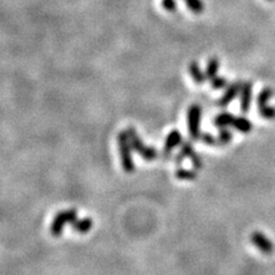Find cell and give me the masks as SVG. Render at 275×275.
I'll return each mask as SVG.
<instances>
[{
  "instance_id": "obj_9",
  "label": "cell",
  "mask_w": 275,
  "mask_h": 275,
  "mask_svg": "<svg viewBox=\"0 0 275 275\" xmlns=\"http://www.w3.org/2000/svg\"><path fill=\"white\" fill-rule=\"evenodd\" d=\"M251 100H252V83L251 81H246L242 85L241 90V102L240 108L243 114H248L251 107Z\"/></svg>"
},
{
  "instance_id": "obj_3",
  "label": "cell",
  "mask_w": 275,
  "mask_h": 275,
  "mask_svg": "<svg viewBox=\"0 0 275 275\" xmlns=\"http://www.w3.org/2000/svg\"><path fill=\"white\" fill-rule=\"evenodd\" d=\"M77 219V210L68 209L62 210L54 217L52 225H50V234L53 236H60L62 234L64 226L67 224H73Z\"/></svg>"
},
{
  "instance_id": "obj_16",
  "label": "cell",
  "mask_w": 275,
  "mask_h": 275,
  "mask_svg": "<svg viewBox=\"0 0 275 275\" xmlns=\"http://www.w3.org/2000/svg\"><path fill=\"white\" fill-rule=\"evenodd\" d=\"M175 178H178L179 180H195L198 178V173L194 170H188V169H183L180 168L175 171Z\"/></svg>"
},
{
  "instance_id": "obj_14",
  "label": "cell",
  "mask_w": 275,
  "mask_h": 275,
  "mask_svg": "<svg viewBox=\"0 0 275 275\" xmlns=\"http://www.w3.org/2000/svg\"><path fill=\"white\" fill-rule=\"evenodd\" d=\"M273 94H274V91L272 90L271 87L263 88V90H261V92L259 94H258V97H257V106H258V108L267 106L268 101L271 100V98L273 97Z\"/></svg>"
},
{
  "instance_id": "obj_21",
  "label": "cell",
  "mask_w": 275,
  "mask_h": 275,
  "mask_svg": "<svg viewBox=\"0 0 275 275\" xmlns=\"http://www.w3.org/2000/svg\"><path fill=\"white\" fill-rule=\"evenodd\" d=\"M227 85L226 78L224 77H215L213 79H211V86L215 88V90H220V88H224Z\"/></svg>"
},
{
  "instance_id": "obj_23",
  "label": "cell",
  "mask_w": 275,
  "mask_h": 275,
  "mask_svg": "<svg viewBox=\"0 0 275 275\" xmlns=\"http://www.w3.org/2000/svg\"><path fill=\"white\" fill-rule=\"evenodd\" d=\"M268 1H273V0H268Z\"/></svg>"
},
{
  "instance_id": "obj_10",
  "label": "cell",
  "mask_w": 275,
  "mask_h": 275,
  "mask_svg": "<svg viewBox=\"0 0 275 275\" xmlns=\"http://www.w3.org/2000/svg\"><path fill=\"white\" fill-rule=\"evenodd\" d=\"M94 223L93 220L91 218H83V219H76L75 222L71 224V227H73V229L75 232L79 233V234H86L90 232L92 229V227H93Z\"/></svg>"
},
{
  "instance_id": "obj_15",
  "label": "cell",
  "mask_w": 275,
  "mask_h": 275,
  "mask_svg": "<svg viewBox=\"0 0 275 275\" xmlns=\"http://www.w3.org/2000/svg\"><path fill=\"white\" fill-rule=\"evenodd\" d=\"M218 69H219V60L217 59V57H211V59L209 60L208 66H206V70H205L206 77H208L210 80L213 79V78L217 77Z\"/></svg>"
},
{
  "instance_id": "obj_18",
  "label": "cell",
  "mask_w": 275,
  "mask_h": 275,
  "mask_svg": "<svg viewBox=\"0 0 275 275\" xmlns=\"http://www.w3.org/2000/svg\"><path fill=\"white\" fill-rule=\"evenodd\" d=\"M188 9L194 14H201L204 11V4L202 0H185Z\"/></svg>"
},
{
  "instance_id": "obj_12",
  "label": "cell",
  "mask_w": 275,
  "mask_h": 275,
  "mask_svg": "<svg viewBox=\"0 0 275 275\" xmlns=\"http://www.w3.org/2000/svg\"><path fill=\"white\" fill-rule=\"evenodd\" d=\"M234 120H235L234 115H232L230 113H226L225 111V113H220L219 115H217L213 123H215L217 127L224 128L229 126V125H233Z\"/></svg>"
},
{
  "instance_id": "obj_19",
  "label": "cell",
  "mask_w": 275,
  "mask_h": 275,
  "mask_svg": "<svg viewBox=\"0 0 275 275\" xmlns=\"http://www.w3.org/2000/svg\"><path fill=\"white\" fill-rule=\"evenodd\" d=\"M258 111H259L260 116L265 118V120H268V121H272L275 118V107H272V106H265V107H261V108H258Z\"/></svg>"
},
{
  "instance_id": "obj_22",
  "label": "cell",
  "mask_w": 275,
  "mask_h": 275,
  "mask_svg": "<svg viewBox=\"0 0 275 275\" xmlns=\"http://www.w3.org/2000/svg\"><path fill=\"white\" fill-rule=\"evenodd\" d=\"M162 6L170 13H173L176 11L175 0H162Z\"/></svg>"
},
{
  "instance_id": "obj_7",
  "label": "cell",
  "mask_w": 275,
  "mask_h": 275,
  "mask_svg": "<svg viewBox=\"0 0 275 275\" xmlns=\"http://www.w3.org/2000/svg\"><path fill=\"white\" fill-rule=\"evenodd\" d=\"M181 144H182V135H181V133H180V131L172 130L165 139L164 147H163L162 157L164 159L170 158V156H171V151Z\"/></svg>"
},
{
  "instance_id": "obj_8",
  "label": "cell",
  "mask_w": 275,
  "mask_h": 275,
  "mask_svg": "<svg viewBox=\"0 0 275 275\" xmlns=\"http://www.w3.org/2000/svg\"><path fill=\"white\" fill-rule=\"evenodd\" d=\"M242 81H234L227 87V90L224 96L220 98V99L217 100V104L219 107H226L232 102V101L235 99V98L239 96V93H241V90H242Z\"/></svg>"
},
{
  "instance_id": "obj_1",
  "label": "cell",
  "mask_w": 275,
  "mask_h": 275,
  "mask_svg": "<svg viewBox=\"0 0 275 275\" xmlns=\"http://www.w3.org/2000/svg\"><path fill=\"white\" fill-rule=\"evenodd\" d=\"M117 145L124 171L127 173L133 172L135 169L133 157H132V149L133 148H132L130 138H128L126 131H121L117 134Z\"/></svg>"
},
{
  "instance_id": "obj_5",
  "label": "cell",
  "mask_w": 275,
  "mask_h": 275,
  "mask_svg": "<svg viewBox=\"0 0 275 275\" xmlns=\"http://www.w3.org/2000/svg\"><path fill=\"white\" fill-rule=\"evenodd\" d=\"M251 242L260 252L265 254H271L274 251V246L272 241L261 232H253L251 234Z\"/></svg>"
},
{
  "instance_id": "obj_13",
  "label": "cell",
  "mask_w": 275,
  "mask_h": 275,
  "mask_svg": "<svg viewBox=\"0 0 275 275\" xmlns=\"http://www.w3.org/2000/svg\"><path fill=\"white\" fill-rule=\"evenodd\" d=\"M233 126L235 130H237L239 132H242V133H250V132L252 131V123H251L248 118L243 116L235 117Z\"/></svg>"
},
{
  "instance_id": "obj_20",
  "label": "cell",
  "mask_w": 275,
  "mask_h": 275,
  "mask_svg": "<svg viewBox=\"0 0 275 275\" xmlns=\"http://www.w3.org/2000/svg\"><path fill=\"white\" fill-rule=\"evenodd\" d=\"M201 140L204 142L205 145L208 146H217L218 145V139L216 137H213L211 133H208V132H204V133L201 134Z\"/></svg>"
},
{
  "instance_id": "obj_6",
  "label": "cell",
  "mask_w": 275,
  "mask_h": 275,
  "mask_svg": "<svg viewBox=\"0 0 275 275\" xmlns=\"http://www.w3.org/2000/svg\"><path fill=\"white\" fill-rule=\"evenodd\" d=\"M179 154L181 155L183 158L191 159L195 170H201L203 168L202 158L200 157V155L195 151L194 147H193V145L189 141H182Z\"/></svg>"
},
{
  "instance_id": "obj_2",
  "label": "cell",
  "mask_w": 275,
  "mask_h": 275,
  "mask_svg": "<svg viewBox=\"0 0 275 275\" xmlns=\"http://www.w3.org/2000/svg\"><path fill=\"white\" fill-rule=\"evenodd\" d=\"M126 132L128 134V138H130L132 148L141 156L142 159H145V161H154V159L158 157L157 149L152 147V146H146L133 126H128Z\"/></svg>"
},
{
  "instance_id": "obj_4",
  "label": "cell",
  "mask_w": 275,
  "mask_h": 275,
  "mask_svg": "<svg viewBox=\"0 0 275 275\" xmlns=\"http://www.w3.org/2000/svg\"><path fill=\"white\" fill-rule=\"evenodd\" d=\"M201 116L202 109L199 104H192L188 109L187 114V124L189 137L193 141L200 140L201 138V132H200V125H201Z\"/></svg>"
},
{
  "instance_id": "obj_17",
  "label": "cell",
  "mask_w": 275,
  "mask_h": 275,
  "mask_svg": "<svg viewBox=\"0 0 275 275\" xmlns=\"http://www.w3.org/2000/svg\"><path fill=\"white\" fill-rule=\"evenodd\" d=\"M217 139H218V145L219 146L228 145L233 139V132L228 130V128H226V127L220 128L218 138H217Z\"/></svg>"
},
{
  "instance_id": "obj_11",
  "label": "cell",
  "mask_w": 275,
  "mask_h": 275,
  "mask_svg": "<svg viewBox=\"0 0 275 275\" xmlns=\"http://www.w3.org/2000/svg\"><path fill=\"white\" fill-rule=\"evenodd\" d=\"M189 74H191L193 79L195 80V83L199 85L204 84L206 78H208L205 74H203V71L201 70V68H200L198 62H192L189 64Z\"/></svg>"
}]
</instances>
